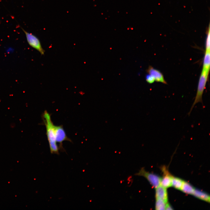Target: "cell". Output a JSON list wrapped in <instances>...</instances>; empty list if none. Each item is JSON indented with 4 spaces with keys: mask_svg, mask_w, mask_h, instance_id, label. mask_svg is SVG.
I'll return each instance as SVG.
<instances>
[{
    "mask_svg": "<svg viewBox=\"0 0 210 210\" xmlns=\"http://www.w3.org/2000/svg\"><path fill=\"white\" fill-rule=\"evenodd\" d=\"M42 118L46 129V134L49 143L51 153L59 154V149L55 140L54 125L50 114L45 111L42 115Z\"/></svg>",
    "mask_w": 210,
    "mask_h": 210,
    "instance_id": "cell-1",
    "label": "cell"
},
{
    "mask_svg": "<svg viewBox=\"0 0 210 210\" xmlns=\"http://www.w3.org/2000/svg\"><path fill=\"white\" fill-rule=\"evenodd\" d=\"M209 73L202 71L198 81L197 92L194 101L191 107L188 114L189 116L194 107L197 103L200 102L203 104L202 97L203 93L205 88L206 83L208 80Z\"/></svg>",
    "mask_w": 210,
    "mask_h": 210,
    "instance_id": "cell-2",
    "label": "cell"
},
{
    "mask_svg": "<svg viewBox=\"0 0 210 210\" xmlns=\"http://www.w3.org/2000/svg\"><path fill=\"white\" fill-rule=\"evenodd\" d=\"M135 175L145 177L155 189L160 185L161 178L158 175L146 171L144 168H141Z\"/></svg>",
    "mask_w": 210,
    "mask_h": 210,
    "instance_id": "cell-3",
    "label": "cell"
},
{
    "mask_svg": "<svg viewBox=\"0 0 210 210\" xmlns=\"http://www.w3.org/2000/svg\"><path fill=\"white\" fill-rule=\"evenodd\" d=\"M55 140L56 142L59 143V150L62 152L65 151L62 142L64 141H68L71 142V140L67 136L65 132L62 125H54Z\"/></svg>",
    "mask_w": 210,
    "mask_h": 210,
    "instance_id": "cell-4",
    "label": "cell"
},
{
    "mask_svg": "<svg viewBox=\"0 0 210 210\" xmlns=\"http://www.w3.org/2000/svg\"><path fill=\"white\" fill-rule=\"evenodd\" d=\"M22 29L24 32L29 44L32 47L39 51L41 55H44L45 50L42 48L38 38L31 33L27 32L24 29Z\"/></svg>",
    "mask_w": 210,
    "mask_h": 210,
    "instance_id": "cell-5",
    "label": "cell"
},
{
    "mask_svg": "<svg viewBox=\"0 0 210 210\" xmlns=\"http://www.w3.org/2000/svg\"><path fill=\"white\" fill-rule=\"evenodd\" d=\"M147 72L148 74L151 75L154 78L155 81L164 84H167L163 75L159 70L150 66L147 70Z\"/></svg>",
    "mask_w": 210,
    "mask_h": 210,
    "instance_id": "cell-6",
    "label": "cell"
},
{
    "mask_svg": "<svg viewBox=\"0 0 210 210\" xmlns=\"http://www.w3.org/2000/svg\"><path fill=\"white\" fill-rule=\"evenodd\" d=\"M164 176L161 178L160 185L167 188L172 186V176L168 172L165 168H162Z\"/></svg>",
    "mask_w": 210,
    "mask_h": 210,
    "instance_id": "cell-7",
    "label": "cell"
},
{
    "mask_svg": "<svg viewBox=\"0 0 210 210\" xmlns=\"http://www.w3.org/2000/svg\"><path fill=\"white\" fill-rule=\"evenodd\" d=\"M166 188L160 185L156 188V199L162 200L166 203L167 202L168 195Z\"/></svg>",
    "mask_w": 210,
    "mask_h": 210,
    "instance_id": "cell-8",
    "label": "cell"
},
{
    "mask_svg": "<svg viewBox=\"0 0 210 210\" xmlns=\"http://www.w3.org/2000/svg\"><path fill=\"white\" fill-rule=\"evenodd\" d=\"M210 51H205L204 57L202 71L209 73L210 68Z\"/></svg>",
    "mask_w": 210,
    "mask_h": 210,
    "instance_id": "cell-9",
    "label": "cell"
},
{
    "mask_svg": "<svg viewBox=\"0 0 210 210\" xmlns=\"http://www.w3.org/2000/svg\"><path fill=\"white\" fill-rule=\"evenodd\" d=\"M193 195L199 199L207 202H209V195L203 191L195 189Z\"/></svg>",
    "mask_w": 210,
    "mask_h": 210,
    "instance_id": "cell-10",
    "label": "cell"
},
{
    "mask_svg": "<svg viewBox=\"0 0 210 210\" xmlns=\"http://www.w3.org/2000/svg\"><path fill=\"white\" fill-rule=\"evenodd\" d=\"M195 189L189 183L183 181L181 190L184 192L193 195Z\"/></svg>",
    "mask_w": 210,
    "mask_h": 210,
    "instance_id": "cell-11",
    "label": "cell"
},
{
    "mask_svg": "<svg viewBox=\"0 0 210 210\" xmlns=\"http://www.w3.org/2000/svg\"><path fill=\"white\" fill-rule=\"evenodd\" d=\"M183 181L180 178L172 176V186L176 189L181 190Z\"/></svg>",
    "mask_w": 210,
    "mask_h": 210,
    "instance_id": "cell-12",
    "label": "cell"
},
{
    "mask_svg": "<svg viewBox=\"0 0 210 210\" xmlns=\"http://www.w3.org/2000/svg\"><path fill=\"white\" fill-rule=\"evenodd\" d=\"M167 203L163 200L158 199H156L155 205V209L162 210L165 209L166 204Z\"/></svg>",
    "mask_w": 210,
    "mask_h": 210,
    "instance_id": "cell-13",
    "label": "cell"
},
{
    "mask_svg": "<svg viewBox=\"0 0 210 210\" xmlns=\"http://www.w3.org/2000/svg\"><path fill=\"white\" fill-rule=\"evenodd\" d=\"M210 34L209 29L205 43V51H210Z\"/></svg>",
    "mask_w": 210,
    "mask_h": 210,
    "instance_id": "cell-14",
    "label": "cell"
},
{
    "mask_svg": "<svg viewBox=\"0 0 210 210\" xmlns=\"http://www.w3.org/2000/svg\"><path fill=\"white\" fill-rule=\"evenodd\" d=\"M145 78L146 82L149 84L153 83L155 81L154 78L149 74L146 75Z\"/></svg>",
    "mask_w": 210,
    "mask_h": 210,
    "instance_id": "cell-15",
    "label": "cell"
},
{
    "mask_svg": "<svg viewBox=\"0 0 210 210\" xmlns=\"http://www.w3.org/2000/svg\"><path fill=\"white\" fill-rule=\"evenodd\" d=\"M165 209L166 210H172L173 209L170 205L167 203L166 204Z\"/></svg>",
    "mask_w": 210,
    "mask_h": 210,
    "instance_id": "cell-16",
    "label": "cell"
}]
</instances>
